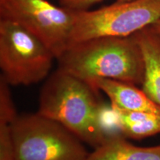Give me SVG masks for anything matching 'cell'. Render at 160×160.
Returning a JSON list of instances; mask_svg holds the SVG:
<instances>
[{
    "label": "cell",
    "mask_w": 160,
    "mask_h": 160,
    "mask_svg": "<svg viewBox=\"0 0 160 160\" xmlns=\"http://www.w3.org/2000/svg\"><path fill=\"white\" fill-rule=\"evenodd\" d=\"M57 60L58 68L88 82L103 78L137 85L143 80V58L134 35L73 44Z\"/></svg>",
    "instance_id": "2"
},
{
    "label": "cell",
    "mask_w": 160,
    "mask_h": 160,
    "mask_svg": "<svg viewBox=\"0 0 160 160\" xmlns=\"http://www.w3.org/2000/svg\"><path fill=\"white\" fill-rule=\"evenodd\" d=\"M89 83L107 95L111 107L127 111L160 113V108L136 85L112 79H96Z\"/></svg>",
    "instance_id": "7"
},
{
    "label": "cell",
    "mask_w": 160,
    "mask_h": 160,
    "mask_svg": "<svg viewBox=\"0 0 160 160\" xmlns=\"http://www.w3.org/2000/svg\"><path fill=\"white\" fill-rule=\"evenodd\" d=\"M149 28L153 32H155L156 33H157L158 35L160 36V19L156 22L154 24H153L151 26H150Z\"/></svg>",
    "instance_id": "14"
},
{
    "label": "cell",
    "mask_w": 160,
    "mask_h": 160,
    "mask_svg": "<svg viewBox=\"0 0 160 160\" xmlns=\"http://www.w3.org/2000/svg\"><path fill=\"white\" fill-rule=\"evenodd\" d=\"M112 111L117 128L125 137L142 139L160 133V113L127 111L116 108H112Z\"/></svg>",
    "instance_id": "10"
},
{
    "label": "cell",
    "mask_w": 160,
    "mask_h": 160,
    "mask_svg": "<svg viewBox=\"0 0 160 160\" xmlns=\"http://www.w3.org/2000/svg\"><path fill=\"white\" fill-rule=\"evenodd\" d=\"M16 160H87L83 142L65 126L39 113L12 124Z\"/></svg>",
    "instance_id": "3"
},
{
    "label": "cell",
    "mask_w": 160,
    "mask_h": 160,
    "mask_svg": "<svg viewBox=\"0 0 160 160\" xmlns=\"http://www.w3.org/2000/svg\"><path fill=\"white\" fill-rule=\"evenodd\" d=\"M87 160H160V145L138 147L113 134L89 153Z\"/></svg>",
    "instance_id": "9"
},
{
    "label": "cell",
    "mask_w": 160,
    "mask_h": 160,
    "mask_svg": "<svg viewBox=\"0 0 160 160\" xmlns=\"http://www.w3.org/2000/svg\"><path fill=\"white\" fill-rule=\"evenodd\" d=\"M103 0H60L61 6L73 11H86L91 6ZM130 0H117V2H125Z\"/></svg>",
    "instance_id": "13"
},
{
    "label": "cell",
    "mask_w": 160,
    "mask_h": 160,
    "mask_svg": "<svg viewBox=\"0 0 160 160\" xmlns=\"http://www.w3.org/2000/svg\"><path fill=\"white\" fill-rule=\"evenodd\" d=\"M0 19L14 22L41 40L58 59L69 45L73 12L47 0H0Z\"/></svg>",
    "instance_id": "6"
},
{
    "label": "cell",
    "mask_w": 160,
    "mask_h": 160,
    "mask_svg": "<svg viewBox=\"0 0 160 160\" xmlns=\"http://www.w3.org/2000/svg\"><path fill=\"white\" fill-rule=\"evenodd\" d=\"M73 12L68 46L99 37L134 35L160 19V0L117 2L94 11Z\"/></svg>",
    "instance_id": "4"
},
{
    "label": "cell",
    "mask_w": 160,
    "mask_h": 160,
    "mask_svg": "<svg viewBox=\"0 0 160 160\" xmlns=\"http://www.w3.org/2000/svg\"><path fill=\"white\" fill-rule=\"evenodd\" d=\"M59 1H60V0H59Z\"/></svg>",
    "instance_id": "15"
},
{
    "label": "cell",
    "mask_w": 160,
    "mask_h": 160,
    "mask_svg": "<svg viewBox=\"0 0 160 160\" xmlns=\"http://www.w3.org/2000/svg\"><path fill=\"white\" fill-rule=\"evenodd\" d=\"M97 91L88 82L58 68L42 88L37 113L60 123L97 148L113 135L104 124Z\"/></svg>",
    "instance_id": "1"
},
{
    "label": "cell",
    "mask_w": 160,
    "mask_h": 160,
    "mask_svg": "<svg viewBox=\"0 0 160 160\" xmlns=\"http://www.w3.org/2000/svg\"><path fill=\"white\" fill-rule=\"evenodd\" d=\"M54 54L35 35L0 19L1 77L12 86L33 85L48 77Z\"/></svg>",
    "instance_id": "5"
},
{
    "label": "cell",
    "mask_w": 160,
    "mask_h": 160,
    "mask_svg": "<svg viewBox=\"0 0 160 160\" xmlns=\"http://www.w3.org/2000/svg\"><path fill=\"white\" fill-rule=\"evenodd\" d=\"M0 160H16L11 124L0 122Z\"/></svg>",
    "instance_id": "12"
},
{
    "label": "cell",
    "mask_w": 160,
    "mask_h": 160,
    "mask_svg": "<svg viewBox=\"0 0 160 160\" xmlns=\"http://www.w3.org/2000/svg\"><path fill=\"white\" fill-rule=\"evenodd\" d=\"M10 86L2 77H0V122L12 125L18 114L12 99Z\"/></svg>",
    "instance_id": "11"
},
{
    "label": "cell",
    "mask_w": 160,
    "mask_h": 160,
    "mask_svg": "<svg viewBox=\"0 0 160 160\" xmlns=\"http://www.w3.org/2000/svg\"><path fill=\"white\" fill-rule=\"evenodd\" d=\"M134 36L144 62L142 90L160 108V36L150 28Z\"/></svg>",
    "instance_id": "8"
}]
</instances>
